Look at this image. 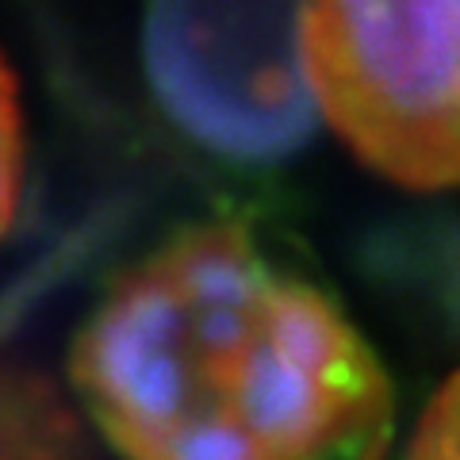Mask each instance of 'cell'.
<instances>
[{"instance_id": "3957f363", "label": "cell", "mask_w": 460, "mask_h": 460, "mask_svg": "<svg viewBox=\"0 0 460 460\" xmlns=\"http://www.w3.org/2000/svg\"><path fill=\"white\" fill-rule=\"evenodd\" d=\"M142 62L165 119L226 165L288 162L323 119L307 0H150Z\"/></svg>"}, {"instance_id": "7a4b0ae2", "label": "cell", "mask_w": 460, "mask_h": 460, "mask_svg": "<svg viewBox=\"0 0 460 460\" xmlns=\"http://www.w3.org/2000/svg\"><path fill=\"white\" fill-rule=\"evenodd\" d=\"M323 119L407 189H460V0H307Z\"/></svg>"}, {"instance_id": "5b68a950", "label": "cell", "mask_w": 460, "mask_h": 460, "mask_svg": "<svg viewBox=\"0 0 460 460\" xmlns=\"http://www.w3.org/2000/svg\"><path fill=\"white\" fill-rule=\"evenodd\" d=\"M402 460H460V372L429 399Z\"/></svg>"}, {"instance_id": "6da1fadb", "label": "cell", "mask_w": 460, "mask_h": 460, "mask_svg": "<svg viewBox=\"0 0 460 460\" xmlns=\"http://www.w3.org/2000/svg\"><path fill=\"white\" fill-rule=\"evenodd\" d=\"M69 376L123 460H384L395 438L361 330L238 223L189 226L127 269Z\"/></svg>"}, {"instance_id": "277c9868", "label": "cell", "mask_w": 460, "mask_h": 460, "mask_svg": "<svg viewBox=\"0 0 460 460\" xmlns=\"http://www.w3.org/2000/svg\"><path fill=\"white\" fill-rule=\"evenodd\" d=\"M23 172H27V131H23L20 81L4 62V54H0V242L16 223Z\"/></svg>"}]
</instances>
